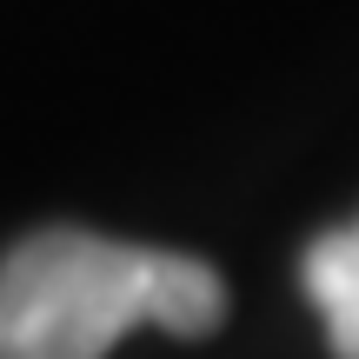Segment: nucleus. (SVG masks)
I'll return each mask as SVG.
<instances>
[{
  "label": "nucleus",
  "instance_id": "f257e3e1",
  "mask_svg": "<svg viewBox=\"0 0 359 359\" xmlns=\"http://www.w3.org/2000/svg\"><path fill=\"white\" fill-rule=\"evenodd\" d=\"M226 320L206 259L47 226L0 259V359H107L133 326L200 339Z\"/></svg>",
  "mask_w": 359,
  "mask_h": 359
},
{
  "label": "nucleus",
  "instance_id": "f03ea898",
  "mask_svg": "<svg viewBox=\"0 0 359 359\" xmlns=\"http://www.w3.org/2000/svg\"><path fill=\"white\" fill-rule=\"evenodd\" d=\"M299 286H306L313 313L326 320V339H333L339 359H359V219L353 226H333L306 246L299 259Z\"/></svg>",
  "mask_w": 359,
  "mask_h": 359
}]
</instances>
